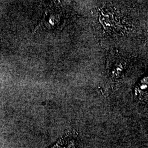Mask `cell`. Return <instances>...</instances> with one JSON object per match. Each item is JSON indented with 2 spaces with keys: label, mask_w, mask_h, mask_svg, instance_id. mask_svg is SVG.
<instances>
[{
  "label": "cell",
  "mask_w": 148,
  "mask_h": 148,
  "mask_svg": "<svg viewBox=\"0 0 148 148\" xmlns=\"http://www.w3.org/2000/svg\"><path fill=\"white\" fill-rule=\"evenodd\" d=\"M77 136L76 132H68L51 148H76Z\"/></svg>",
  "instance_id": "cell-1"
}]
</instances>
